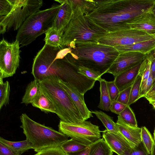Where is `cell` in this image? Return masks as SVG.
Listing matches in <instances>:
<instances>
[{"mask_svg":"<svg viewBox=\"0 0 155 155\" xmlns=\"http://www.w3.org/2000/svg\"><path fill=\"white\" fill-rule=\"evenodd\" d=\"M153 81L150 74L144 88L139 93V99L142 97H145L146 94L151 88L153 85Z\"/></svg>","mask_w":155,"mask_h":155,"instance_id":"cell-40","label":"cell"},{"mask_svg":"<svg viewBox=\"0 0 155 155\" xmlns=\"http://www.w3.org/2000/svg\"><path fill=\"white\" fill-rule=\"evenodd\" d=\"M93 8L84 15L108 33L130 28L126 23L152 10L155 0H94Z\"/></svg>","mask_w":155,"mask_h":155,"instance_id":"cell-1","label":"cell"},{"mask_svg":"<svg viewBox=\"0 0 155 155\" xmlns=\"http://www.w3.org/2000/svg\"><path fill=\"white\" fill-rule=\"evenodd\" d=\"M61 5L54 4L49 8L39 10L28 18L18 30L16 40L26 46L52 27Z\"/></svg>","mask_w":155,"mask_h":155,"instance_id":"cell-6","label":"cell"},{"mask_svg":"<svg viewBox=\"0 0 155 155\" xmlns=\"http://www.w3.org/2000/svg\"><path fill=\"white\" fill-rule=\"evenodd\" d=\"M116 122L119 132L130 143L133 147L141 142V128L134 127L125 123L118 115Z\"/></svg>","mask_w":155,"mask_h":155,"instance_id":"cell-16","label":"cell"},{"mask_svg":"<svg viewBox=\"0 0 155 155\" xmlns=\"http://www.w3.org/2000/svg\"><path fill=\"white\" fill-rule=\"evenodd\" d=\"M107 85L111 101H115L118 97L120 91L116 85L114 81H107Z\"/></svg>","mask_w":155,"mask_h":155,"instance_id":"cell-36","label":"cell"},{"mask_svg":"<svg viewBox=\"0 0 155 155\" xmlns=\"http://www.w3.org/2000/svg\"><path fill=\"white\" fill-rule=\"evenodd\" d=\"M102 137L111 150L118 155H121L133 148L119 131L112 132L105 129L103 131Z\"/></svg>","mask_w":155,"mask_h":155,"instance_id":"cell-13","label":"cell"},{"mask_svg":"<svg viewBox=\"0 0 155 155\" xmlns=\"http://www.w3.org/2000/svg\"><path fill=\"white\" fill-rule=\"evenodd\" d=\"M60 146L63 150L67 153L82 150L87 148L88 146L71 138L64 142Z\"/></svg>","mask_w":155,"mask_h":155,"instance_id":"cell-29","label":"cell"},{"mask_svg":"<svg viewBox=\"0 0 155 155\" xmlns=\"http://www.w3.org/2000/svg\"><path fill=\"white\" fill-rule=\"evenodd\" d=\"M59 131L81 143L89 146L101 137L99 127L86 120L74 123L60 121Z\"/></svg>","mask_w":155,"mask_h":155,"instance_id":"cell-8","label":"cell"},{"mask_svg":"<svg viewBox=\"0 0 155 155\" xmlns=\"http://www.w3.org/2000/svg\"><path fill=\"white\" fill-rule=\"evenodd\" d=\"M111 150L102 138L91 145L88 155H113Z\"/></svg>","mask_w":155,"mask_h":155,"instance_id":"cell-25","label":"cell"},{"mask_svg":"<svg viewBox=\"0 0 155 155\" xmlns=\"http://www.w3.org/2000/svg\"><path fill=\"white\" fill-rule=\"evenodd\" d=\"M20 43H11L4 39L0 42V77H11L15 73L20 63Z\"/></svg>","mask_w":155,"mask_h":155,"instance_id":"cell-9","label":"cell"},{"mask_svg":"<svg viewBox=\"0 0 155 155\" xmlns=\"http://www.w3.org/2000/svg\"><path fill=\"white\" fill-rule=\"evenodd\" d=\"M147 100H150L153 101H155V95L152 96L151 97L147 99Z\"/></svg>","mask_w":155,"mask_h":155,"instance_id":"cell-46","label":"cell"},{"mask_svg":"<svg viewBox=\"0 0 155 155\" xmlns=\"http://www.w3.org/2000/svg\"><path fill=\"white\" fill-rule=\"evenodd\" d=\"M39 153L40 155H66L60 146L48 148Z\"/></svg>","mask_w":155,"mask_h":155,"instance_id":"cell-38","label":"cell"},{"mask_svg":"<svg viewBox=\"0 0 155 155\" xmlns=\"http://www.w3.org/2000/svg\"><path fill=\"white\" fill-rule=\"evenodd\" d=\"M31 104L33 107L39 109L45 113H56L53 103L41 87L38 94Z\"/></svg>","mask_w":155,"mask_h":155,"instance_id":"cell-19","label":"cell"},{"mask_svg":"<svg viewBox=\"0 0 155 155\" xmlns=\"http://www.w3.org/2000/svg\"><path fill=\"white\" fill-rule=\"evenodd\" d=\"M151 10L134 17L126 23V26L130 28L155 34V16Z\"/></svg>","mask_w":155,"mask_h":155,"instance_id":"cell-14","label":"cell"},{"mask_svg":"<svg viewBox=\"0 0 155 155\" xmlns=\"http://www.w3.org/2000/svg\"><path fill=\"white\" fill-rule=\"evenodd\" d=\"M132 86L120 91L116 101L128 105Z\"/></svg>","mask_w":155,"mask_h":155,"instance_id":"cell-37","label":"cell"},{"mask_svg":"<svg viewBox=\"0 0 155 155\" xmlns=\"http://www.w3.org/2000/svg\"><path fill=\"white\" fill-rule=\"evenodd\" d=\"M100 83V101L97 107L101 110L106 111L110 110V107L112 102L108 93L107 81L100 78L98 80Z\"/></svg>","mask_w":155,"mask_h":155,"instance_id":"cell-23","label":"cell"},{"mask_svg":"<svg viewBox=\"0 0 155 155\" xmlns=\"http://www.w3.org/2000/svg\"><path fill=\"white\" fill-rule=\"evenodd\" d=\"M40 154L39 152L37 153L35 155H40Z\"/></svg>","mask_w":155,"mask_h":155,"instance_id":"cell-50","label":"cell"},{"mask_svg":"<svg viewBox=\"0 0 155 155\" xmlns=\"http://www.w3.org/2000/svg\"><path fill=\"white\" fill-rule=\"evenodd\" d=\"M42 0H15L14 7L7 15L0 17V33L4 34L13 28L18 30L26 19L39 10Z\"/></svg>","mask_w":155,"mask_h":155,"instance_id":"cell-7","label":"cell"},{"mask_svg":"<svg viewBox=\"0 0 155 155\" xmlns=\"http://www.w3.org/2000/svg\"><path fill=\"white\" fill-rule=\"evenodd\" d=\"M150 104L152 105L153 108L155 109V101L151 100H147Z\"/></svg>","mask_w":155,"mask_h":155,"instance_id":"cell-45","label":"cell"},{"mask_svg":"<svg viewBox=\"0 0 155 155\" xmlns=\"http://www.w3.org/2000/svg\"><path fill=\"white\" fill-rule=\"evenodd\" d=\"M150 155H155V144L153 146L152 153Z\"/></svg>","mask_w":155,"mask_h":155,"instance_id":"cell-48","label":"cell"},{"mask_svg":"<svg viewBox=\"0 0 155 155\" xmlns=\"http://www.w3.org/2000/svg\"><path fill=\"white\" fill-rule=\"evenodd\" d=\"M45 34L44 41L45 45L54 47H61L63 33L52 27Z\"/></svg>","mask_w":155,"mask_h":155,"instance_id":"cell-24","label":"cell"},{"mask_svg":"<svg viewBox=\"0 0 155 155\" xmlns=\"http://www.w3.org/2000/svg\"><path fill=\"white\" fill-rule=\"evenodd\" d=\"M41 87L39 80L34 78L27 85L21 100V103L27 105L31 103L38 94Z\"/></svg>","mask_w":155,"mask_h":155,"instance_id":"cell-22","label":"cell"},{"mask_svg":"<svg viewBox=\"0 0 155 155\" xmlns=\"http://www.w3.org/2000/svg\"><path fill=\"white\" fill-rule=\"evenodd\" d=\"M142 62L114 77V81L120 91L132 85L138 75Z\"/></svg>","mask_w":155,"mask_h":155,"instance_id":"cell-17","label":"cell"},{"mask_svg":"<svg viewBox=\"0 0 155 155\" xmlns=\"http://www.w3.org/2000/svg\"><path fill=\"white\" fill-rule=\"evenodd\" d=\"M70 59L78 72L85 76L96 81H98L101 78L100 74L96 72L84 67L76 62L72 57L70 52L69 53Z\"/></svg>","mask_w":155,"mask_h":155,"instance_id":"cell-28","label":"cell"},{"mask_svg":"<svg viewBox=\"0 0 155 155\" xmlns=\"http://www.w3.org/2000/svg\"><path fill=\"white\" fill-rule=\"evenodd\" d=\"M108 33L84 15L72 17L63 33L61 46L71 49L78 44L98 43Z\"/></svg>","mask_w":155,"mask_h":155,"instance_id":"cell-3","label":"cell"},{"mask_svg":"<svg viewBox=\"0 0 155 155\" xmlns=\"http://www.w3.org/2000/svg\"><path fill=\"white\" fill-rule=\"evenodd\" d=\"M70 49L76 62L101 75L107 73L119 54L114 47L98 43L78 44Z\"/></svg>","mask_w":155,"mask_h":155,"instance_id":"cell-2","label":"cell"},{"mask_svg":"<svg viewBox=\"0 0 155 155\" xmlns=\"http://www.w3.org/2000/svg\"><path fill=\"white\" fill-rule=\"evenodd\" d=\"M121 155H149L141 142L136 147L131 148Z\"/></svg>","mask_w":155,"mask_h":155,"instance_id":"cell-35","label":"cell"},{"mask_svg":"<svg viewBox=\"0 0 155 155\" xmlns=\"http://www.w3.org/2000/svg\"><path fill=\"white\" fill-rule=\"evenodd\" d=\"M0 155H17L8 148L0 143Z\"/></svg>","mask_w":155,"mask_h":155,"instance_id":"cell-42","label":"cell"},{"mask_svg":"<svg viewBox=\"0 0 155 155\" xmlns=\"http://www.w3.org/2000/svg\"><path fill=\"white\" fill-rule=\"evenodd\" d=\"M147 54L150 57L151 61L150 74L154 80L155 79V49Z\"/></svg>","mask_w":155,"mask_h":155,"instance_id":"cell-41","label":"cell"},{"mask_svg":"<svg viewBox=\"0 0 155 155\" xmlns=\"http://www.w3.org/2000/svg\"><path fill=\"white\" fill-rule=\"evenodd\" d=\"M72 8L73 17L85 15L94 5V1L92 0H68Z\"/></svg>","mask_w":155,"mask_h":155,"instance_id":"cell-20","label":"cell"},{"mask_svg":"<svg viewBox=\"0 0 155 155\" xmlns=\"http://www.w3.org/2000/svg\"><path fill=\"white\" fill-rule=\"evenodd\" d=\"M41 87L53 103L56 114L64 122L76 123L84 121L68 93L59 85L56 76L39 80Z\"/></svg>","mask_w":155,"mask_h":155,"instance_id":"cell-5","label":"cell"},{"mask_svg":"<svg viewBox=\"0 0 155 155\" xmlns=\"http://www.w3.org/2000/svg\"><path fill=\"white\" fill-rule=\"evenodd\" d=\"M91 145L88 146L87 148L82 150L75 152L67 153H66V155H88Z\"/></svg>","mask_w":155,"mask_h":155,"instance_id":"cell-43","label":"cell"},{"mask_svg":"<svg viewBox=\"0 0 155 155\" xmlns=\"http://www.w3.org/2000/svg\"><path fill=\"white\" fill-rule=\"evenodd\" d=\"M101 121L108 131L118 132L119 130L116 123L114 122L112 117L101 111H91Z\"/></svg>","mask_w":155,"mask_h":155,"instance_id":"cell-26","label":"cell"},{"mask_svg":"<svg viewBox=\"0 0 155 155\" xmlns=\"http://www.w3.org/2000/svg\"><path fill=\"white\" fill-rule=\"evenodd\" d=\"M10 92L9 82L8 81L0 82V110L4 106L9 104Z\"/></svg>","mask_w":155,"mask_h":155,"instance_id":"cell-31","label":"cell"},{"mask_svg":"<svg viewBox=\"0 0 155 155\" xmlns=\"http://www.w3.org/2000/svg\"><path fill=\"white\" fill-rule=\"evenodd\" d=\"M126 106L127 105L115 100L112 102L110 108V110L119 115Z\"/></svg>","mask_w":155,"mask_h":155,"instance_id":"cell-39","label":"cell"},{"mask_svg":"<svg viewBox=\"0 0 155 155\" xmlns=\"http://www.w3.org/2000/svg\"><path fill=\"white\" fill-rule=\"evenodd\" d=\"M61 5L53 22L52 27L64 33L72 19L73 13L68 0H55Z\"/></svg>","mask_w":155,"mask_h":155,"instance_id":"cell-15","label":"cell"},{"mask_svg":"<svg viewBox=\"0 0 155 155\" xmlns=\"http://www.w3.org/2000/svg\"><path fill=\"white\" fill-rule=\"evenodd\" d=\"M153 139L154 140V141L155 142V128L153 132Z\"/></svg>","mask_w":155,"mask_h":155,"instance_id":"cell-49","label":"cell"},{"mask_svg":"<svg viewBox=\"0 0 155 155\" xmlns=\"http://www.w3.org/2000/svg\"><path fill=\"white\" fill-rule=\"evenodd\" d=\"M141 80V76L138 75L132 85L128 105L136 102L139 99V93Z\"/></svg>","mask_w":155,"mask_h":155,"instance_id":"cell-33","label":"cell"},{"mask_svg":"<svg viewBox=\"0 0 155 155\" xmlns=\"http://www.w3.org/2000/svg\"><path fill=\"white\" fill-rule=\"evenodd\" d=\"M20 127L26 139L32 144L33 149L37 153L52 147L60 146L68 140V137L51 127L35 122L25 113L20 116Z\"/></svg>","mask_w":155,"mask_h":155,"instance_id":"cell-4","label":"cell"},{"mask_svg":"<svg viewBox=\"0 0 155 155\" xmlns=\"http://www.w3.org/2000/svg\"><path fill=\"white\" fill-rule=\"evenodd\" d=\"M119 115L126 124L132 126L138 127L135 114L129 106L127 105Z\"/></svg>","mask_w":155,"mask_h":155,"instance_id":"cell-32","label":"cell"},{"mask_svg":"<svg viewBox=\"0 0 155 155\" xmlns=\"http://www.w3.org/2000/svg\"><path fill=\"white\" fill-rule=\"evenodd\" d=\"M147 55L138 52H130L119 54L107 73L114 77L123 71L142 62Z\"/></svg>","mask_w":155,"mask_h":155,"instance_id":"cell-11","label":"cell"},{"mask_svg":"<svg viewBox=\"0 0 155 155\" xmlns=\"http://www.w3.org/2000/svg\"><path fill=\"white\" fill-rule=\"evenodd\" d=\"M155 38V34H150L128 28L108 33L98 41L99 43L114 47L126 46Z\"/></svg>","mask_w":155,"mask_h":155,"instance_id":"cell-10","label":"cell"},{"mask_svg":"<svg viewBox=\"0 0 155 155\" xmlns=\"http://www.w3.org/2000/svg\"><path fill=\"white\" fill-rule=\"evenodd\" d=\"M151 11L155 16V3Z\"/></svg>","mask_w":155,"mask_h":155,"instance_id":"cell-47","label":"cell"},{"mask_svg":"<svg viewBox=\"0 0 155 155\" xmlns=\"http://www.w3.org/2000/svg\"><path fill=\"white\" fill-rule=\"evenodd\" d=\"M15 0H0V17L8 15L12 10Z\"/></svg>","mask_w":155,"mask_h":155,"instance_id":"cell-34","label":"cell"},{"mask_svg":"<svg viewBox=\"0 0 155 155\" xmlns=\"http://www.w3.org/2000/svg\"><path fill=\"white\" fill-rule=\"evenodd\" d=\"M120 54L138 52L147 55L155 49V38L131 45L114 47Z\"/></svg>","mask_w":155,"mask_h":155,"instance_id":"cell-18","label":"cell"},{"mask_svg":"<svg viewBox=\"0 0 155 155\" xmlns=\"http://www.w3.org/2000/svg\"><path fill=\"white\" fill-rule=\"evenodd\" d=\"M141 128V142L148 154L150 155L155 144L154 140L151 134L145 127H142Z\"/></svg>","mask_w":155,"mask_h":155,"instance_id":"cell-30","label":"cell"},{"mask_svg":"<svg viewBox=\"0 0 155 155\" xmlns=\"http://www.w3.org/2000/svg\"><path fill=\"white\" fill-rule=\"evenodd\" d=\"M154 95H155V79L153 81L151 88L146 94L144 97L147 99Z\"/></svg>","mask_w":155,"mask_h":155,"instance_id":"cell-44","label":"cell"},{"mask_svg":"<svg viewBox=\"0 0 155 155\" xmlns=\"http://www.w3.org/2000/svg\"><path fill=\"white\" fill-rule=\"evenodd\" d=\"M0 143L10 149L17 155H21L28 150L33 149L31 143L28 140L20 141H11L0 137Z\"/></svg>","mask_w":155,"mask_h":155,"instance_id":"cell-21","label":"cell"},{"mask_svg":"<svg viewBox=\"0 0 155 155\" xmlns=\"http://www.w3.org/2000/svg\"><path fill=\"white\" fill-rule=\"evenodd\" d=\"M151 64L150 58L148 54H147L145 58L141 63L138 75L141 76L140 92L144 88L150 74Z\"/></svg>","mask_w":155,"mask_h":155,"instance_id":"cell-27","label":"cell"},{"mask_svg":"<svg viewBox=\"0 0 155 155\" xmlns=\"http://www.w3.org/2000/svg\"><path fill=\"white\" fill-rule=\"evenodd\" d=\"M57 80L59 85L68 93L79 111L84 120L93 117L91 112L87 108L85 103L84 94L68 83L64 81L58 76Z\"/></svg>","mask_w":155,"mask_h":155,"instance_id":"cell-12","label":"cell"}]
</instances>
